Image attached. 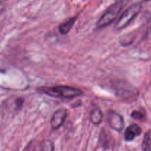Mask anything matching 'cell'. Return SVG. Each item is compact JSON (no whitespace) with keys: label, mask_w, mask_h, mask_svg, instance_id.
Here are the masks:
<instances>
[{"label":"cell","mask_w":151,"mask_h":151,"mask_svg":"<svg viewBox=\"0 0 151 151\" xmlns=\"http://www.w3.org/2000/svg\"><path fill=\"white\" fill-rule=\"evenodd\" d=\"M43 94L57 98L71 99L82 95L83 91L81 89L67 86H55L42 87L39 89Z\"/></svg>","instance_id":"cell-1"},{"label":"cell","mask_w":151,"mask_h":151,"mask_svg":"<svg viewBox=\"0 0 151 151\" xmlns=\"http://www.w3.org/2000/svg\"><path fill=\"white\" fill-rule=\"evenodd\" d=\"M125 1H119L116 3L112 4L110 7L108 8V10L103 14V16L100 17V19L97 21V28H102L104 27L108 26L109 24H111L122 11V8L125 6Z\"/></svg>","instance_id":"cell-2"},{"label":"cell","mask_w":151,"mask_h":151,"mask_svg":"<svg viewBox=\"0 0 151 151\" xmlns=\"http://www.w3.org/2000/svg\"><path fill=\"white\" fill-rule=\"evenodd\" d=\"M142 8V6L139 3L134 4L128 7L126 10L123 12V13L118 19L116 26H115L116 29H122L128 26L132 22L133 19H135L137 15L141 12Z\"/></svg>","instance_id":"cell-3"},{"label":"cell","mask_w":151,"mask_h":151,"mask_svg":"<svg viewBox=\"0 0 151 151\" xmlns=\"http://www.w3.org/2000/svg\"><path fill=\"white\" fill-rule=\"evenodd\" d=\"M108 122L112 129L121 131L125 126V121L122 115L114 111H108Z\"/></svg>","instance_id":"cell-4"},{"label":"cell","mask_w":151,"mask_h":151,"mask_svg":"<svg viewBox=\"0 0 151 151\" xmlns=\"http://www.w3.org/2000/svg\"><path fill=\"white\" fill-rule=\"evenodd\" d=\"M67 116V111L66 109H60L56 111L52 117L50 124L52 129H58L64 123Z\"/></svg>","instance_id":"cell-5"},{"label":"cell","mask_w":151,"mask_h":151,"mask_svg":"<svg viewBox=\"0 0 151 151\" xmlns=\"http://www.w3.org/2000/svg\"><path fill=\"white\" fill-rule=\"evenodd\" d=\"M141 127L137 124H132L128 127L125 132V139L127 142H131L137 137L142 134Z\"/></svg>","instance_id":"cell-6"},{"label":"cell","mask_w":151,"mask_h":151,"mask_svg":"<svg viewBox=\"0 0 151 151\" xmlns=\"http://www.w3.org/2000/svg\"><path fill=\"white\" fill-rule=\"evenodd\" d=\"M75 21H76V18L73 17L68 19L67 21H66V22H63V23H62L58 27L59 31H60V33L63 34V35L67 34L68 32L72 29V27H73V25L75 24Z\"/></svg>","instance_id":"cell-7"},{"label":"cell","mask_w":151,"mask_h":151,"mask_svg":"<svg viewBox=\"0 0 151 151\" xmlns=\"http://www.w3.org/2000/svg\"><path fill=\"white\" fill-rule=\"evenodd\" d=\"M103 114L101 111L98 109H93L90 114V120L94 125H99L103 120Z\"/></svg>","instance_id":"cell-8"},{"label":"cell","mask_w":151,"mask_h":151,"mask_svg":"<svg viewBox=\"0 0 151 151\" xmlns=\"http://www.w3.org/2000/svg\"><path fill=\"white\" fill-rule=\"evenodd\" d=\"M142 151H151V136L150 130L145 134L142 144Z\"/></svg>","instance_id":"cell-9"},{"label":"cell","mask_w":151,"mask_h":151,"mask_svg":"<svg viewBox=\"0 0 151 151\" xmlns=\"http://www.w3.org/2000/svg\"><path fill=\"white\" fill-rule=\"evenodd\" d=\"M54 143L51 140H45L41 144L39 151H54Z\"/></svg>","instance_id":"cell-10"},{"label":"cell","mask_w":151,"mask_h":151,"mask_svg":"<svg viewBox=\"0 0 151 151\" xmlns=\"http://www.w3.org/2000/svg\"><path fill=\"white\" fill-rule=\"evenodd\" d=\"M131 117L137 120H142L145 119V114L143 112L139 111H134L131 113Z\"/></svg>","instance_id":"cell-11"},{"label":"cell","mask_w":151,"mask_h":151,"mask_svg":"<svg viewBox=\"0 0 151 151\" xmlns=\"http://www.w3.org/2000/svg\"><path fill=\"white\" fill-rule=\"evenodd\" d=\"M1 1H6V0H0Z\"/></svg>","instance_id":"cell-12"}]
</instances>
